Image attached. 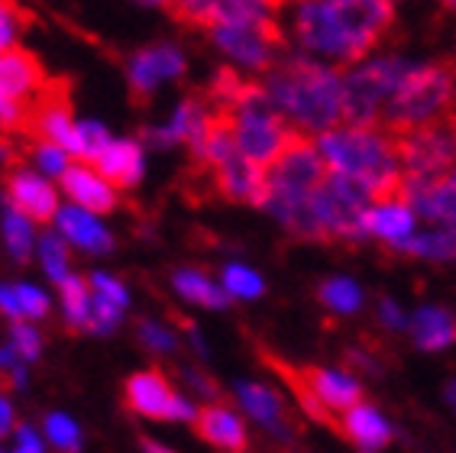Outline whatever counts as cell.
<instances>
[{
    "instance_id": "6",
    "label": "cell",
    "mask_w": 456,
    "mask_h": 453,
    "mask_svg": "<svg viewBox=\"0 0 456 453\" xmlns=\"http://www.w3.org/2000/svg\"><path fill=\"white\" fill-rule=\"evenodd\" d=\"M220 117L227 120L230 136L240 146V152L249 156L253 162H259V166L275 162L281 156V149L298 136L295 127L265 97L263 85H253V81L246 85V91L227 111H220Z\"/></svg>"
},
{
    "instance_id": "54",
    "label": "cell",
    "mask_w": 456,
    "mask_h": 453,
    "mask_svg": "<svg viewBox=\"0 0 456 453\" xmlns=\"http://www.w3.org/2000/svg\"><path fill=\"white\" fill-rule=\"evenodd\" d=\"M0 453H4V450H0Z\"/></svg>"
},
{
    "instance_id": "11",
    "label": "cell",
    "mask_w": 456,
    "mask_h": 453,
    "mask_svg": "<svg viewBox=\"0 0 456 453\" xmlns=\"http://www.w3.org/2000/svg\"><path fill=\"white\" fill-rule=\"evenodd\" d=\"M395 136L402 152V182H430L456 166V140L450 120L404 130Z\"/></svg>"
},
{
    "instance_id": "28",
    "label": "cell",
    "mask_w": 456,
    "mask_h": 453,
    "mask_svg": "<svg viewBox=\"0 0 456 453\" xmlns=\"http://www.w3.org/2000/svg\"><path fill=\"white\" fill-rule=\"evenodd\" d=\"M398 253L418 256V259H430V262H456V226L418 230Z\"/></svg>"
},
{
    "instance_id": "46",
    "label": "cell",
    "mask_w": 456,
    "mask_h": 453,
    "mask_svg": "<svg viewBox=\"0 0 456 453\" xmlns=\"http://www.w3.org/2000/svg\"><path fill=\"white\" fill-rule=\"evenodd\" d=\"M10 431H13V405H10V399L0 395V437H7Z\"/></svg>"
},
{
    "instance_id": "29",
    "label": "cell",
    "mask_w": 456,
    "mask_h": 453,
    "mask_svg": "<svg viewBox=\"0 0 456 453\" xmlns=\"http://www.w3.org/2000/svg\"><path fill=\"white\" fill-rule=\"evenodd\" d=\"M36 220L27 218L23 210H17L13 204H7L4 208V214H0V236H4V246H7V253L13 256L17 262H27L29 256H33L36 250Z\"/></svg>"
},
{
    "instance_id": "17",
    "label": "cell",
    "mask_w": 456,
    "mask_h": 453,
    "mask_svg": "<svg viewBox=\"0 0 456 453\" xmlns=\"http://www.w3.org/2000/svg\"><path fill=\"white\" fill-rule=\"evenodd\" d=\"M211 117H214V107L208 104L204 97H184L182 104L168 113L166 123L150 127V130L142 133V140L156 149H172V146H178V143L191 146V143L208 130Z\"/></svg>"
},
{
    "instance_id": "4",
    "label": "cell",
    "mask_w": 456,
    "mask_h": 453,
    "mask_svg": "<svg viewBox=\"0 0 456 453\" xmlns=\"http://www.w3.org/2000/svg\"><path fill=\"white\" fill-rule=\"evenodd\" d=\"M327 166L317 143L311 136H295L281 156L265 166V201L263 208L279 220L289 234L317 240L314 218H311V194L324 182Z\"/></svg>"
},
{
    "instance_id": "37",
    "label": "cell",
    "mask_w": 456,
    "mask_h": 453,
    "mask_svg": "<svg viewBox=\"0 0 456 453\" xmlns=\"http://www.w3.org/2000/svg\"><path fill=\"white\" fill-rule=\"evenodd\" d=\"M13 295H17L20 321H39V317L49 314V295H45L43 288L29 285V282H17Z\"/></svg>"
},
{
    "instance_id": "53",
    "label": "cell",
    "mask_w": 456,
    "mask_h": 453,
    "mask_svg": "<svg viewBox=\"0 0 456 453\" xmlns=\"http://www.w3.org/2000/svg\"><path fill=\"white\" fill-rule=\"evenodd\" d=\"M392 4H395V0H392Z\"/></svg>"
},
{
    "instance_id": "22",
    "label": "cell",
    "mask_w": 456,
    "mask_h": 453,
    "mask_svg": "<svg viewBox=\"0 0 456 453\" xmlns=\"http://www.w3.org/2000/svg\"><path fill=\"white\" fill-rule=\"evenodd\" d=\"M237 401L240 408L256 421V424H263L269 434L275 437H289L291 427L285 421V401L275 389L263 383H240L237 385Z\"/></svg>"
},
{
    "instance_id": "7",
    "label": "cell",
    "mask_w": 456,
    "mask_h": 453,
    "mask_svg": "<svg viewBox=\"0 0 456 453\" xmlns=\"http://www.w3.org/2000/svg\"><path fill=\"white\" fill-rule=\"evenodd\" d=\"M408 62L402 55H366L353 62L343 71V123H382V111Z\"/></svg>"
},
{
    "instance_id": "38",
    "label": "cell",
    "mask_w": 456,
    "mask_h": 453,
    "mask_svg": "<svg viewBox=\"0 0 456 453\" xmlns=\"http://www.w3.org/2000/svg\"><path fill=\"white\" fill-rule=\"evenodd\" d=\"M10 347L17 350V357L33 363V359H39V353H43V337H39V331H36L33 324L13 321V327H10Z\"/></svg>"
},
{
    "instance_id": "15",
    "label": "cell",
    "mask_w": 456,
    "mask_h": 453,
    "mask_svg": "<svg viewBox=\"0 0 456 453\" xmlns=\"http://www.w3.org/2000/svg\"><path fill=\"white\" fill-rule=\"evenodd\" d=\"M301 389L305 405H311V411H346L350 405H356L362 395L360 379L343 369H307L305 379L295 383Z\"/></svg>"
},
{
    "instance_id": "24",
    "label": "cell",
    "mask_w": 456,
    "mask_h": 453,
    "mask_svg": "<svg viewBox=\"0 0 456 453\" xmlns=\"http://www.w3.org/2000/svg\"><path fill=\"white\" fill-rule=\"evenodd\" d=\"M343 431H346L353 444L362 447L366 453L382 450L392 441V424L372 405H362V401H356V405L343 411Z\"/></svg>"
},
{
    "instance_id": "52",
    "label": "cell",
    "mask_w": 456,
    "mask_h": 453,
    "mask_svg": "<svg viewBox=\"0 0 456 453\" xmlns=\"http://www.w3.org/2000/svg\"><path fill=\"white\" fill-rule=\"evenodd\" d=\"M450 127H453V140H456V113L450 117Z\"/></svg>"
},
{
    "instance_id": "44",
    "label": "cell",
    "mask_w": 456,
    "mask_h": 453,
    "mask_svg": "<svg viewBox=\"0 0 456 453\" xmlns=\"http://www.w3.org/2000/svg\"><path fill=\"white\" fill-rule=\"evenodd\" d=\"M198 411H201V408H194L184 395H175V401H172V411H168V421H194V418H198Z\"/></svg>"
},
{
    "instance_id": "33",
    "label": "cell",
    "mask_w": 456,
    "mask_h": 453,
    "mask_svg": "<svg viewBox=\"0 0 456 453\" xmlns=\"http://www.w3.org/2000/svg\"><path fill=\"white\" fill-rule=\"evenodd\" d=\"M29 140V159H33L36 172H43L45 178H61L65 169L71 166V152L61 149L59 143L43 140V136H27Z\"/></svg>"
},
{
    "instance_id": "18",
    "label": "cell",
    "mask_w": 456,
    "mask_h": 453,
    "mask_svg": "<svg viewBox=\"0 0 456 453\" xmlns=\"http://www.w3.org/2000/svg\"><path fill=\"white\" fill-rule=\"evenodd\" d=\"M53 220H55V230L75 250H85L91 256H104L114 250V234L107 230L104 220L97 218L94 210L78 208V204H65V208L55 210Z\"/></svg>"
},
{
    "instance_id": "51",
    "label": "cell",
    "mask_w": 456,
    "mask_h": 453,
    "mask_svg": "<svg viewBox=\"0 0 456 453\" xmlns=\"http://www.w3.org/2000/svg\"><path fill=\"white\" fill-rule=\"evenodd\" d=\"M440 7L450 10V13H453V17H456V0H440Z\"/></svg>"
},
{
    "instance_id": "9",
    "label": "cell",
    "mask_w": 456,
    "mask_h": 453,
    "mask_svg": "<svg viewBox=\"0 0 456 453\" xmlns=\"http://www.w3.org/2000/svg\"><path fill=\"white\" fill-rule=\"evenodd\" d=\"M208 36L230 65L253 75H265L289 45L279 20H224L208 27Z\"/></svg>"
},
{
    "instance_id": "30",
    "label": "cell",
    "mask_w": 456,
    "mask_h": 453,
    "mask_svg": "<svg viewBox=\"0 0 456 453\" xmlns=\"http://www.w3.org/2000/svg\"><path fill=\"white\" fill-rule=\"evenodd\" d=\"M59 292H61V314H65L69 327H88V324H91V308H94L88 279L69 276V279L59 282Z\"/></svg>"
},
{
    "instance_id": "2",
    "label": "cell",
    "mask_w": 456,
    "mask_h": 453,
    "mask_svg": "<svg viewBox=\"0 0 456 453\" xmlns=\"http://www.w3.org/2000/svg\"><path fill=\"white\" fill-rule=\"evenodd\" d=\"M263 91L301 136L343 123V71L305 53H285L263 75Z\"/></svg>"
},
{
    "instance_id": "39",
    "label": "cell",
    "mask_w": 456,
    "mask_h": 453,
    "mask_svg": "<svg viewBox=\"0 0 456 453\" xmlns=\"http://www.w3.org/2000/svg\"><path fill=\"white\" fill-rule=\"evenodd\" d=\"M27 27V17L23 10L13 4V0H0V53L4 49H13L20 29Z\"/></svg>"
},
{
    "instance_id": "25",
    "label": "cell",
    "mask_w": 456,
    "mask_h": 453,
    "mask_svg": "<svg viewBox=\"0 0 456 453\" xmlns=\"http://www.w3.org/2000/svg\"><path fill=\"white\" fill-rule=\"evenodd\" d=\"M411 337L421 350H447L456 343V317L453 311L440 305H424L414 311L411 321Z\"/></svg>"
},
{
    "instance_id": "40",
    "label": "cell",
    "mask_w": 456,
    "mask_h": 453,
    "mask_svg": "<svg viewBox=\"0 0 456 453\" xmlns=\"http://www.w3.org/2000/svg\"><path fill=\"white\" fill-rule=\"evenodd\" d=\"M140 340L150 353H172V350L178 347L175 331L166 327V324H159V321H142L140 324Z\"/></svg>"
},
{
    "instance_id": "8",
    "label": "cell",
    "mask_w": 456,
    "mask_h": 453,
    "mask_svg": "<svg viewBox=\"0 0 456 453\" xmlns=\"http://www.w3.org/2000/svg\"><path fill=\"white\" fill-rule=\"evenodd\" d=\"M372 201L376 198L369 188L327 169L324 182L311 194V218H314L317 240H366L362 218Z\"/></svg>"
},
{
    "instance_id": "21",
    "label": "cell",
    "mask_w": 456,
    "mask_h": 453,
    "mask_svg": "<svg viewBox=\"0 0 456 453\" xmlns=\"http://www.w3.org/2000/svg\"><path fill=\"white\" fill-rule=\"evenodd\" d=\"M91 166L104 178H110L117 188H133L146 172V152L136 140H110Z\"/></svg>"
},
{
    "instance_id": "14",
    "label": "cell",
    "mask_w": 456,
    "mask_h": 453,
    "mask_svg": "<svg viewBox=\"0 0 456 453\" xmlns=\"http://www.w3.org/2000/svg\"><path fill=\"white\" fill-rule=\"evenodd\" d=\"M418 218L434 226H456V166L430 182H402L398 188Z\"/></svg>"
},
{
    "instance_id": "42",
    "label": "cell",
    "mask_w": 456,
    "mask_h": 453,
    "mask_svg": "<svg viewBox=\"0 0 456 453\" xmlns=\"http://www.w3.org/2000/svg\"><path fill=\"white\" fill-rule=\"evenodd\" d=\"M379 324L386 327V331H404L408 327V314L402 311V305L398 301H392V298H382L379 301Z\"/></svg>"
},
{
    "instance_id": "19",
    "label": "cell",
    "mask_w": 456,
    "mask_h": 453,
    "mask_svg": "<svg viewBox=\"0 0 456 453\" xmlns=\"http://www.w3.org/2000/svg\"><path fill=\"white\" fill-rule=\"evenodd\" d=\"M61 192L69 194L71 204L88 208L94 214H107L117 208V185L97 172L94 166H69L61 175Z\"/></svg>"
},
{
    "instance_id": "13",
    "label": "cell",
    "mask_w": 456,
    "mask_h": 453,
    "mask_svg": "<svg viewBox=\"0 0 456 453\" xmlns=\"http://www.w3.org/2000/svg\"><path fill=\"white\" fill-rule=\"evenodd\" d=\"M4 194H7V204L23 210L36 224H49L55 218V210L61 208L53 178H45L43 172L27 166H10L7 178H4Z\"/></svg>"
},
{
    "instance_id": "49",
    "label": "cell",
    "mask_w": 456,
    "mask_h": 453,
    "mask_svg": "<svg viewBox=\"0 0 456 453\" xmlns=\"http://www.w3.org/2000/svg\"><path fill=\"white\" fill-rule=\"evenodd\" d=\"M447 401H450V408L456 411V379H453V383L447 385Z\"/></svg>"
},
{
    "instance_id": "47",
    "label": "cell",
    "mask_w": 456,
    "mask_h": 453,
    "mask_svg": "<svg viewBox=\"0 0 456 453\" xmlns=\"http://www.w3.org/2000/svg\"><path fill=\"white\" fill-rule=\"evenodd\" d=\"M184 375H188V383H191L194 389H198V392H201V395H214L211 379H204V375H201V373H194V369H188V373H184Z\"/></svg>"
},
{
    "instance_id": "48",
    "label": "cell",
    "mask_w": 456,
    "mask_h": 453,
    "mask_svg": "<svg viewBox=\"0 0 456 453\" xmlns=\"http://www.w3.org/2000/svg\"><path fill=\"white\" fill-rule=\"evenodd\" d=\"M142 450H146V453H175V450H168V447L156 444V441H146V444H142Z\"/></svg>"
},
{
    "instance_id": "1",
    "label": "cell",
    "mask_w": 456,
    "mask_h": 453,
    "mask_svg": "<svg viewBox=\"0 0 456 453\" xmlns=\"http://www.w3.org/2000/svg\"><path fill=\"white\" fill-rule=\"evenodd\" d=\"M279 23L298 53L353 65L392 33L395 7L392 0H285Z\"/></svg>"
},
{
    "instance_id": "50",
    "label": "cell",
    "mask_w": 456,
    "mask_h": 453,
    "mask_svg": "<svg viewBox=\"0 0 456 453\" xmlns=\"http://www.w3.org/2000/svg\"><path fill=\"white\" fill-rule=\"evenodd\" d=\"M140 4H146V7H168V0H140Z\"/></svg>"
},
{
    "instance_id": "3",
    "label": "cell",
    "mask_w": 456,
    "mask_h": 453,
    "mask_svg": "<svg viewBox=\"0 0 456 453\" xmlns=\"http://www.w3.org/2000/svg\"><path fill=\"white\" fill-rule=\"evenodd\" d=\"M314 143L330 172L360 182L372 192V198L398 194L402 188L398 136L382 123H337L330 130L317 133Z\"/></svg>"
},
{
    "instance_id": "32",
    "label": "cell",
    "mask_w": 456,
    "mask_h": 453,
    "mask_svg": "<svg viewBox=\"0 0 456 453\" xmlns=\"http://www.w3.org/2000/svg\"><path fill=\"white\" fill-rule=\"evenodd\" d=\"M321 305L334 314H356L362 308V288L346 276H334L321 285Z\"/></svg>"
},
{
    "instance_id": "23",
    "label": "cell",
    "mask_w": 456,
    "mask_h": 453,
    "mask_svg": "<svg viewBox=\"0 0 456 453\" xmlns=\"http://www.w3.org/2000/svg\"><path fill=\"white\" fill-rule=\"evenodd\" d=\"M126 401H130V408L136 411V415H142V418L168 421L175 392H172V385L166 383V375L156 373V369H146V373L130 375V383H126Z\"/></svg>"
},
{
    "instance_id": "34",
    "label": "cell",
    "mask_w": 456,
    "mask_h": 453,
    "mask_svg": "<svg viewBox=\"0 0 456 453\" xmlns=\"http://www.w3.org/2000/svg\"><path fill=\"white\" fill-rule=\"evenodd\" d=\"M220 285L227 288L230 298H240V301H253L265 292V282L263 276L243 262H230L224 266V276H220Z\"/></svg>"
},
{
    "instance_id": "45",
    "label": "cell",
    "mask_w": 456,
    "mask_h": 453,
    "mask_svg": "<svg viewBox=\"0 0 456 453\" xmlns=\"http://www.w3.org/2000/svg\"><path fill=\"white\" fill-rule=\"evenodd\" d=\"M0 314H7L10 321H20V308H17V295H13V285H0Z\"/></svg>"
},
{
    "instance_id": "20",
    "label": "cell",
    "mask_w": 456,
    "mask_h": 453,
    "mask_svg": "<svg viewBox=\"0 0 456 453\" xmlns=\"http://www.w3.org/2000/svg\"><path fill=\"white\" fill-rule=\"evenodd\" d=\"M88 285H91V298H94L88 331H94V334L117 331L123 311L130 305V288L123 285L120 279H114L110 272H94L88 279Z\"/></svg>"
},
{
    "instance_id": "27",
    "label": "cell",
    "mask_w": 456,
    "mask_h": 453,
    "mask_svg": "<svg viewBox=\"0 0 456 453\" xmlns=\"http://www.w3.org/2000/svg\"><path fill=\"white\" fill-rule=\"evenodd\" d=\"M172 288H175V295L184 298L188 305H201V308H227L230 305V295L227 288L214 282L208 272L201 269H178L172 276Z\"/></svg>"
},
{
    "instance_id": "43",
    "label": "cell",
    "mask_w": 456,
    "mask_h": 453,
    "mask_svg": "<svg viewBox=\"0 0 456 453\" xmlns=\"http://www.w3.org/2000/svg\"><path fill=\"white\" fill-rule=\"evenodd\" d=\"M7 453H45L43 434H36L29 424L17 427V434H13V447H10Z\"/></svg>"
},
{
    "instance_id": "5",
    "label": "cell",
    "mask_w": 456,
    "mask_h": 453,
    "mask_svg": "<svg viewBox=\"0 0 456 453\" xmlns=\"http://www.w3.org/2000/svg\"><path fill=\"white\" fill-rule=\"evenodd\" d=\"M456 113V65L450 62H408L382 111V127L392 133L447 123Z\"/></svg>"
},
{
    "instance_id": "41",
    "label": "cell",
    "mask_w": 456,
    "mask_h": 453,
    "mask_svg": "<svg viewBox=\"0 0 456 453\" xmlns=\"http://www.w3.org/2000/svg\"><path fill=\"white\" fill-rule=\"evenodd\" d=\"M0 369L7 373V379L13 385H23L27 383V359L23 357H17V350L10 347H0Z\"/></svg>"
},
{
    "instance_id": "10",
    "label": "cell",
    "mask_w": 456,
    "mask_h": 453,
    "mask_svg": "<svg viewBox=\"0 0 456 453\" xmlns=\"http://www.w3.org/2000/svg\"><path fill=\"white\" fill-rule=\"evenodd\" d=\"M49 85L43 65L23 49L0 53V127L10 136H23L29 127L33 101Z\"/></svg>"
},
{
    "instance_id": "16",
    "label": "cell",
    "mask_w": 456,
    "mask_h": 453,
    "mask_svg": "<svg viewBox=\"0 0 456 453\" xmlns=\"http://www.w3.org/2000/svg\"><path fill=\"white\" fill-rule=\"evenodd\" d=\"M362 226H366V236L382 240L392 250H402L418 234V214L402 194H386V198H376L366 208Z\"/></svg>"
},
{
    "instance_id": "12",
    "label": "cell",
    "mask_w": 456,
    "mask_h": 453,
    "mask_svg": "<svg viewBox=\"0 0 456 453\" xmlns=\"http://www.w3.org/2000/svg\"><path fill=\"white\" fill-rule=\"evenodd\" d=\"M184 69H188V59H184V53L178 45L172 43L146 45L126 65V81H130V91L136 101H150L162 85L182 78Z\"/></svg>"
},
{
    "instance_id": "26",
    "label": "cell",
    "mask_w": 456,
    "mask_h": 453,
    "mask_svg": "<svg viewBox=\"0 0 456 453\" xmlns=\"http://www.w3.org/2000/svg\"><path fill=\"white\" fill-rule=\"evenodd\" d=\"M194 424H198V431H201L204 441L214 444V447H220V450L237 453L246 447V424L237 411L220 408V405H214V408H201L198 411V418H194Z\"/></svg>"
},
{
    "instance_id": "35",
    "label": "cell",
    "mask_w": 456,
    "mask_h": 453,
    "mask_svg": "<svg viewBox=\"0 0 456 453\" xmlns=\"http://www.w3.org/2000/svg\"><path fill=\"white\" fill-rule=\"evenodd\" d=\"M110 140H114V136H110V130H107L104 123L78 120L75 123V159H81V162H94V159L101 156V149H104Z\"/></svg>"
},
{
    "instance_id": "36",
    "label": "cell",
    "mask_w": 456,
    "mask_h": 453,
    "mask_svg": "<svg viewBox=\"0 0 456 453\" xmlns=\"http://www.w3.org/2000/svg\"><path fill=\"white\" fill-rule=\"evenodd\" d=\"M45 437H49V444L61 453H78L81 450V427L75 418L69 415H61V411H53L43 424Z\"/></svg>"
},
{
    "instance_id": "31",
    "label": "cell",
    "mask_w": 456,
    "mask_h": 453,
    "mask_svg": "<svg viewBox=\"0 0 456 453\" xmlns=\"http://www.w3.org/2000/svg\"><path fill=\"white\" fill-rule=\"evenodd\" d=\"M71 246L69 240L53 230V234H43L36 240V253H39V262H43V272L49 276L53 282H61L71 276Z\"/></svg>"
},
{
    "instance_id": "55",
    "label": "cell",
    "mask_w": 456,
    "mask_h": 453,
    "mask_svg": "<svg viewBox=\"0 0 456 453\" xmlns=\"http://www.w3.org/2000/svg\"><path fill=\"white\" fill-rule=\"evenodd\" d=\"M237 453H240V450H237Z\"/></svg>"
}]
</instances>
